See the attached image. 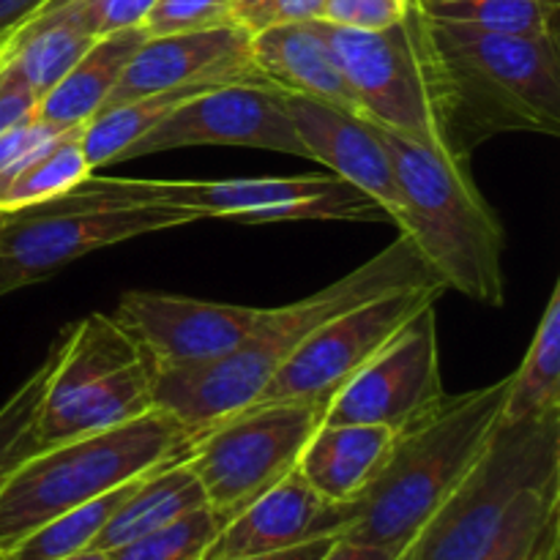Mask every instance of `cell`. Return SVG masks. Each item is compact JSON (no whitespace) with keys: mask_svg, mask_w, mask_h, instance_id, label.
<instances>
[{"mask_svg":"<svg viewBox=\"0 0 560 560\" xmlns=\"http://www.w3.org/2000/svg\"><path fill=\"white\" fill-rule=\"evenodd\" d=\"M235 25L255 33L293 22L320 20L323 0H233Z\"/></svg>","mask_w":560,"mask_h":560,"instance_id":"obj_33","label":"cell"},{"mask_svg":"<svg viewBox=\"0 0 560 560\" xmlns=\"http://www.w3.org/2000/svg\"><path fill=\"white\" fill-rule=\"evenodd\" d=\"M38 211H120V208H178L197 219L219 217L246 224L266 222H383L386 211L337 175L235 180H140L91 178Z\"/></svg>","mask_w":560,"mask_h":560,"instance_id":"obj_6","label":"cell"},{"mask_svg":"<svg viewBox=\"0 0 560 560\" xmlns=\"http://www.w3.org/2000/svg\"><path fill=\"white\" fill-rule=\"evenodd\" d=\"M153 0H80V16L93 38L140 27Z\"/></svg>","mask_w":560,"mask_h":560,"instance_id":"obj_34","label":"cell"},{"mask_svg":"<svg viewBox=\"0 0 560 560\" xmlns=\"http://www.w3.org/2000/svg\"><path fill=\"white\" fill-rule=\"evenodd\" d=\"M509 377L465 394H446L430 416L399 432L372 485L353 501L342 539L399 552L474 468L501 424Z\"/></svg>","mask_w":560,"mask_h":560,"instance_id":"obj_3","label":"cell"},{"mask_svg":"<svg viewBox=\"0 0 560 560\" xmlns=\"http://www.w3.org/2000/svg\"><path fill=\"white\" fill-rule=\"evenodd\" d=\"M49 366H52V350L42 361V366L0 408V487L27 457L42 452L36 441V419L49 377ZM0 560L5 558L0 556Z\"/></svg>","mask_w":560,"mask_h":560,"instance_id":"obj_30","label":"cell"},{"mask_svg":"<svg viewBox=\"0 0 560 560\" xmlns=\"http://www.w3.org/2000/svg\"><path fill=\"white\" fill-rule=\"evenodd\" d=\"M353 517V501L337 503L323 498L299 470L262 492L241 514H235L202 560H233L268 556L323 536H342Z\"/></svg>","mask_w":560,"mask_h":560,"instance_id":"obj_18","label":"cell"},{"mask_svg":"<svg viewBox=\"0 0 560 560\" xmlns=\"http://www.w3.org/2000/svg\"><path fill=\"white\" fill-rule=\"evenodd\" d=\"M91 175L82 148V126L49 137L20 167L0 175V211H16L55 200Z\"/></svg>","mask_w":560,"mask_h":560,"instance_id":"obj_25","label":"cell"},{"mask_svg":"<svg viewBox=\"0 0 560 560\" xmlns=\"http://www.w3.org/2000/svg\"><path fill=\"white\" fill-rule=\"evenodd\" d=\"M200 145L257 148L310 159L279 88L222 85L175 107L167 118L131 142L118 162Z\"/></svg>","mask_w":560,"mask_h":560,"instance_id":"obj_14","label":"cell"},{"mask_svg":"<svg viewBox=\"0 0 560 560\" xmlns=\"http://www.w3.org/2000/svg\"><path fill=\"white\" fill-rule=\"evenodd\" d=\"M252 58L268 85L359 115L353 93H350L326 38L323 20L293 22V25L255 33Z\"/></svg>","mask_w":560,"mask_h":560,"instance_id":"obj_19","label":"cell"},{"mask_svg":"<svg viewBox=\"0 0 560 560\" xmlns=\"http://www.w3.org/2000/svg\"><path fill=\"white\" fill-rule=\"evenodd\" d=\"M560 528V479L517 498L501 534L479 560H536Z\"/></svg>","mask_w":560,"mask_h":560,"instance_id":"obj_28","label":"cell"},{"mask_svg":"<svg viewBox=\"0 0 560 560\" xmlns=\"http://www.w3.org/2000/svg\"><path fill=\"white\" fill-rule=\"evenodd\" d=\"M323 416L320 402L249 405L197 438L186 463L224 525L299 468Z\"/></svg>","mask_w":560,"mask_h":560,"instance_id":"obj_10","label":"cell"},{"mask_svg":"<svg viewBox=\"0 0 560 560\" xmlns=\"http://www.w3.org/2000/svg\"><path fill=\"white\" fill-rule=\"evenodd\" d=\"M320 560H397V552L386 550V547L361 545V541H350L337 536Z\"/></svg>","mask_w":560,"mask_h":560,"instance_id":"obj_37","label":"cell"},{"mask_svg":"<svg viewBox=\"0 0 560 560\" xmlns=\"http://www.w3.org/2000/svg\"><path fill=\"white\" fill-rule=\"evenodd\" d=\"M560 479V410L498 424L474 468L397 560H479L517 498Z\"/></svg>","mask_w":560,"mask_h":560,"instance_id":"obj_8","label":"cell"},{"mask_svg":"<svg viewBox=\"0 0 560 560\" xmlns=\"http://www.w3.org/2000/svg\"><path fill=\"white\" fill-rule=\"evenodd\" d=\"M284 107L312 162L326 164L337 178L370 195L386 211L388 222L402 228L405 202L397 173L375 124L334 104L295 93H284Z\"/></svg>","mask_w":560,"mask_h":560,"instance_id":"obj_17","label":"cell"},{"mask_svg":"<svg viewBox=\"0 0 560 560\" xmlns=\"http://www.w3.org/2000/svg\"><path fill=\"white\" fill-rule=\"evenodd\" d=\"M38 96L14 66L0 60V135L36 115Z\"/></svg>","mask_w":560,"mask_h":560,"instance_id":"obj_35","label":"cell"},{"mask_svg":"<svg viewBox=\"0 0 560 560\" xmlns=\"http://www.w3.org/2000/svg\"><path fill=\"white\" fill-rule=\"evenodd\" d=\"M266 310L217 304L153 290L120 295L115 320L142 345L156 370L224 359L252 337Z\"/></svg>","mask_w":560,"mask_h":560,"instance_id":"obj_15","label":"cell"},{"mask_svg":"<svg viewBox=\"0 0 560 560\" xmlns=\"http://www.w3.org/2000/svg\"><path fill=\"white\" fill-rule=\"evenodd\" d=\"M446 397L435 304L424 306L328 402L323 424H375L405 432Z\"/></svg>","mask_w":560,"mask_h":560,"instance_id":"obj_13","label":"cell"},{"mask_svg":"<svg viewBox=\"0 0 560 560\" xmlns=\"http://www.w3.org/2000/svg\"><path fill=\"white\" fill-rule=\"evenodd\" d=\"M410 0H323L320 20L348 31H383L408 14Z\"/></svg>","mask_w":560,"mask_h":560,"instance_id":"obj_32","label":"cell"},{"mask_svg":"<svg viewBox=\"0 0 560 560\" xmlns=\"http://www.w3.org/2000/svg\"><path fill=\"white\" fill-rule=\"evenodd\" d=\"M197 222L178 208H120V211H38L16 208L0 217V279L5 293L36 284L91 252Z\"/></svg>","mask_w":560,"mask_h":560,"instance_id":"obj_12","label":"cell"},{"mask_svg":"<svg viewBox=\"0 0 560 560\" xmlns=\"http://www.w3.org/2000/svg\"><path fill=\"white\" fill-rule=\"evenodd\" d=\"M556 410H560V282L552 284L523 364L509 375L501 424L541 419Z\"/></svg>","mask_w":560,"mask_h":560,"instance_id":"obj_24","label":"cell"},{"mask_svg":"<svg viewBox=\"0 0 560 560\" xmlns=\"http://www.w3.org/2000/svg\"><path fill=\"white\" fill-rule=\"evenodd\" d=\"M224 528V520L211 506L195 509L175 523L109 550V560H202L208 547Z\"/></svg>","mask_w":560,"mask_h":560,"instance_id":"obj_29","label":"cell"},{"mask_svg":"<svg viewBox=\"0 0 560 560\" xmlns=\"http://www.w3.org/2000/svg\"><path fill=\"white\" fill-rule=\"evenodd\" d=\"M145 38L148 33L142 31V25L96 38L91 49L60 77L58 85L44 93L36 107V118L58 131L85 126L104 107L126 63Z\"/></svg>","mask_w":560,"mask_h":560,"instance_id":"obj_22","label":"cell"},{"mask_svg":"<svg viewBox=\"0 0 560 560\" xmlns=\"http://www.w3.org/2000/svg\"><path fill=\"white\" fill-rule=\"evenodd\" d=\"M140 479L129 481V485L118 487V490L107 492V495H98L93 501L80 503V506L52 517L42 528L27 534L22 541H16L5 552V560H58L91 550L96 536L102 534L104 525L118 512V506L129 498V492L135 490Z\"/></svg>","mask_w":560,"mask_h":560,"instance_id":"obj_26","label":"cell"},{"mask_svg":"<svg viewBox=\"0 0 560 560\" xmlns=\"http://www.w3.org/2000/svg\"><path fill=\"white\" fill-rule=\"evenodd\" d=\"M397 173L405 202L402 233L443 288H454L487 306L506 301L503 246L506 233L476 186L468 159L419 145L399 131L377 126Z\"/></svg>","mask_w":560,"mask_h":560,"instance_id":"obj_4","label":"cell"},{"mask_svg":"<svg viewBox=\"0 0 560 560\" xmlns=\"http://www.w3.org/2000/svg\"><path fill=\"white\" fill-rule=\"evenodd\" d=\"M184 85H268L252 58V33L228 25L178 36H148L126 63L104 107Z\"/></svg>","mask_w":560,"mask_h":560,"instance_id":"obj_16","label":"cell"},{"mask_svg":"<svg viewBox=\"0 0 560 560\" xmlns=\"http://www.w3.org/2000/svg\"><path fill=\"white\" fill-rule=\"evenodd\" d=\"M191 448V432L159 408L113 430L42 448L0 487V556L58 514L189 459Z\"/></svg>","mask_w":560,"mask_h":560,"instance_id":"obj_5","label":"cell"},{"mask_svg":"<svg viewBox=\"0 0 560 560\" xmlns=\"http://www.w3.org/2000/svg\"><path fill=\"white\" fill-rule=\"evenodd\" d=\"M36 419L42 448L113 430L156 408V364L113 315H88L55 339Z\"/></svg>","mask_w":560,"mask_h":560,"instance_id":"obj_7","label":"cell"},{"mask_svg":"<svg viewBox=\"0 0 560 560\" xmlns=\"http://www.w3.org/2000/svg\"><path fill=\"white\" fill-rule=\"evenodd\" d=\"M0 217H3V211H0ZM3 295H9V293H5V288H3V279H0V299H3Z\"/></svg>","mask_w":560,"mask_h":560,"instance_id":"obj_40","label":"cell"},{"mask_svg":"<svg viewBox=\"0 0 560 560\" xmlns=\"http://www.w3.org/2000/svg\"><path fill=\"white\" fill-rule=\"evenodd\" d=\"M443 293V284L399 288L331 317L299 345L252 405L320 402L328 408L339 388Z\"/></svg>","mask_w":560,"mask_h":560,"instance_id":"obj_11","label":"cell"},{"mask_svg":"<svg viewBox=\"0 0 560 560\" xmlns=\"http://www.w3.org/2000/svg\"><path fill=\"white\" fill-rule=\"evenodd\" d=\"M235 25L233 0H153L142 20V31L151 38L200 33Z\"/></svg>","mask_w":560,"mask_h":560,"instance_id":"obj_31","label":"cell"},{"mask_svg":"<svg viewBox=\"0 0 560 560\" xmlns=\"http://www.w3.org/2000/svg\"><path fill=\"white\" fill-rule=\"evenodd\" d=\"M93 42L80 16V0H49L5 38L0 60L14 66L42 102Z\"/></svg>","mask_w":560,"mask_h":560,"instance_id":"obj_21","label":"cell"},{"mask_svg":"<svg viewBox=\"0 0 560 560\" xmlns=\"http://www.w3.org/2000/svg\"><path fill=\"white\" fill-rule=\"evenodd\" d=\"M58 560H109V556H107V552H102V550H85V552H77V556L58 558Z\"/></svg>","mask_w":560,"mask_h":560,"instance_id":"obj_39","label":"cell"},{"mask_svg":"<svg viewBox=\"0 0 560 560\" xmlns=\"http://www.w3.org/2000/svg\"><path fill=\"white\" fill-rule=\"evenodd\" d=\"M430 20V16H427ZM443 126L457 156L506 131L560 135L558 36H512L432 22Z\"/></svg>","mask_w":560,"mask_h":560,"instance_id":"obj_2","label":"cell"},{"mask_svg":"<svg viewBox=\"0 0 560 560\" xmlns=\"http://www.w3.org/2000/svg\"><path fill=\"white\" fill-rule=\"evenodd\" d=\"M432 22L512 36H558L560 0H421Z\"/></svg>","mask_w":560,"mask_h":560,"instance_id":"obj_27","label":"cell"},{"mask_svg":"<svg viewBox=\"0 0 560 560\" xmlns=\"http://www.w3.org/2000/svg\"><path fill=\"white\" fill-rule=\"evenodd\" d=\"M202 506H208L206 492L189 463L180 459V463L164 465L137 481L129 498L120 503L118 512L96 536L91 550L109 552L115 547H124Z\"/></svg>","mask_w":560,"mask_h":560,"instance_id":"obj_23","label":"cell"},{"mask_svg":"<svg viewBox=\"0 0 560 560\" xmlns=\"http://www.w3.org/2000/svg\"><path fill=\"white\" fill-rule=\"evenodd\" d=\"M323 25L361 118L419 145L452 151L443 126L441 71L421 0H410L408 14L383 31Z\"/></svg>","mask_w":560,"mask_h":560,"instance_id":"obj_9","label":"cell"},{"mask_svg":"<svg viewBox=\"0 0 560 560\" xmlns=\"http://www.w3.org/2000/svg\"><path fill=\"white\" fill-rule=\"evenodd\" d=\"M337 536H323V539L306 541V545L290 547L282 552H268V556H249V558H233V560H320L328 552V547L334 545Z\"/></svg>","mask_w":560,"mask_h":560,"instance_id":"obj_38","label":"cell"},{"mask_svg":"<svg viewBox=\"0 0 560 560\" xmlns=\"http://www.w3.org/2000/svg\"><path fill=\"white\" fill-rule=\"evenodd\" d=\"M443 284L419 255L410 235H397L381 255L295 304L266 310L260 326L241 348L208 364L156 370L153 402L175 416L191 438L206 435L230 416L249 408L279 366L315 328L331 317L399 288Z\"/></svg>","mask_w":560,"mask_h":560,"instance_id":"obj_1","label":"cell"},{"mask_svg":"<svg viewBox=\"0 0 560 560\" xmlns=\"http://www.w3.org/2000/svg\"><path fill=\"white\" fill-rule=\"evenodd\" d=\"M397 432L375 424H320L306 441L299 474L337 503H350L372 485L392 454Z\"/></svg>","mask_w":560,"mask_h":560,"instance_id":"obj_20","label":"cell"},{"mask_svg":"<svg viewBox=\"0 0 560 560\" xmlns=\"http://www.w3.org/2000/svg\"><path fill=\"white\" fill-rule=\"evenodd\" d=\"M47 3L49 0H0V47L16 27L25 25Z\"/></svg>","mask_w":560,"mask_h":560,"instance_id":"obj_36","label":"cell"}]
</instances>
